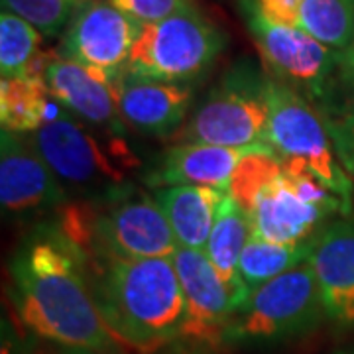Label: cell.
Wrapping results in <instances>:
<instances>
[{
  "instance_id": "obj_26",
  "label": "cell",
  "mask_w": 354,
  "mask_h": 354,
  "mask_svg": "<svg viewBox=\"0 0 354 354\" xmlns=\"http://www.w3.org/2000/svg\"><path fill=\"white\" fill-rule=\"evenodd\" d=\"M116 10L127 14L140 26L165 20L174 14L191 8L189 0H109Z\"/></svg>"
},
{
  "instance_id": "obj_13",
  "label": "cell",
  "mask_w": 354,
  "mask_h": 354,
  "mask_svg": "<svg viewBox=\"0 0 354 354\" xmlns=\"http://www.w3.org/2000/svg\"><path fill=\"white\" fill-rule=\"evenodd\" d=\"M116 79L101 69L77 64L57 53L48 65L44 81L51 97L87 124L106 132L122 134L124 122L118 113Z\"/></svg>"
},
{
  "instance_id": "obj_28",
  "label": "cell",
  "mask_w": 354,
  "mask_h": 354,
  "mask_svg": "<svg viewBox=\"0 0 354 354\" xmlns=\"http://www.w3.org/2000/svg\"><path fill=\"white\" fill-rule=\"evenodd\" d=\"M301 4L304 0H246V14H256L272 24L297 28Z\"/></svg>"
},
{
  "instance_id": "obj_16",
  "label": "cell",
  "mask_w": 354,
  "mask_h": 354,
  "mask_svg": "<svg viewBox=\"0 0 354 354\" xmlns=\"http://www.w3.org/2000/svg\"><path fill=\"white\" fill-rule=\"evenodd\" d=\"M330 213L335 211L301 199L281 171V176L258 197L250 218L256 236L291 246L313 241Z\"/></svg>"
},
{
  "instance_id": "obj_22",
  "label": "cell",
  "mask_w": 354,
  "mask_h": 354,
  "mask_svg": "<svg viewBox=\"0 0 354 354\" xmlns=\"http://www.w3.org/2000/svg\"><path fill=\"white\" fill-rule=\"evenodd\" d=\"M297 28L330 50L344 51L354 38V0H304Z\"/></svg>"
},
{
  "instance_id": "obj_10",
  "label": "cell",
  "mask_w": 354,
  "mask_h": 354,
  "mask_svg": "<svg viewBox=\"0 0 354 354\" xmlns=\"http://www.w3.org/2000/svg\"><path fill=\"white\" fill-rule=\"evenodd\" d=\"M67 201L64 183L24 134L2 130L0 136V203L14 216L59 211Z\"/></svg>"
},
{
  "instance_id": "obj_8",
  "label": "cell",
  "mask_w": 354,
  "mask_h": 354,
  "mask_svg": "<svg viewBox=\"0 0 354 354\" xmlns=\"http://www.w3.org/2000/svg\"><path fill=\"white\" fill-rule=\"evenodd\" d=\"M179 248L162 205L146 191L127 185L97 199L95 260L171 258Z\"/></svg>"
},
{
  "instance_id": "obj_31",
  "label": "cell",
  "mask_w": 354,
  "mask_h": 354,
  "mask_svg": "<svg viewBox=\"0 0 354 354\" xmlns=\"http://www.w3.org/2000/svg\"><path fill=\"white\" fill-rule=\"evenodd\" d=\"M339 67L348 71V73H354V38L351 41V46L339 53Z\"/></svg>"
},
{
  "instance_id": "obj_17",
  "label": "cell",
  "mask_w": 354,
  "mask_h": 354,
  "mask_svg": "<svg viewBox=\"0 0 354 354\" xmlns=\"http://www.w3.org/2000/svg\"><path fill=\"white\" fill-rule=\"evenodd\" d=\"M268 146V144H262ZM262 146L227 148L211 144H177L164 153L158 171H153V185H203L228 191L230 177L246 153Z\"/></svg>"
},
{
  "instance_id": "obj_18",
  "label": "cell",
  "mask_w": 354,
  "mask_h": 354,
  "mask_svg": "<svg viewBox=\"0 0 354 354\" xmlns=\"http://www.w3.org/2000/svg\"><path fill=\"white\" fill-rule=\"evenodd\" d=\"M227 197L228 191L203 185H174L156 191V199L162 205L179 246L199 250L207 246Z\"/></svg>"
},
{
  "instance_id": "obj_20",
  "label": "cell",
  "mask_w": 354,
  "mask_h": 354,
  "mask_svg": "<svg viewBox=\"0 0 354 354\" xmlns=\"http://www.w3.org/2000/svg\"><path fill=\"white\" fill-rule=\"evenodd\" d=\"M50 88L38 77H2L0 81V122L14 134L36 132L46 124L50 111Z\"/></svg>"
},
{
  "instance_id": "obj_1",
  "label": "cell",
  "mask_w": 354,
  "mask_h": 354,
  "mask_svg": "<svg viewBox=\"0 0 354 354\" xmlns=\"http://www.w3.org/2000/svg\"><path fill=\"white\" fill-rule=\"evenodd\" d=\"M12 301L26 329L55 346L116 348L85 254L57 225H41L10 262Z\"/></svg>"
},
{
  "instance_id": "obj_24",
  "label": "cell",
  "mask_w": 354,
  "mask_h": 354,
  "mask_svg": "<svg viewBox=\"0 0 354 354\" xmlns=\"http://www.w3.org/2000/svg\"><path fill=\"white\" fill-rule=\"evenodd\" d=\"M41 32L10 10L0 14V71L2 77L24 75L38 53Z\"/></svg>"
},
{
  "instance_id": "obj_14",
  "label": "cell",
  "mask_w": 354,
  "mask_h": 354,
  "mask_svg": "<svg viewBox=\"0 0 354 354\" xmlns=\"http://www.w3.org/2000/svg\"><path fill=\"white\" fill-rule=\"evenodd\" d=\"M116 101L122 122L142 134H176L193 102L189 83H165L122 71L116 79Z\"/></svg>"
},
{
  "instance_id": "obj_12",
  "label": "cell",
  "mask_w": 354,
  "mask_h": 354,
  "mask_svg": "<svg viewBox=\"0 0 354 354\" xmlns=\"http://www.w3.org/2000/svg\"><path fill=\"white\" fill-rule=\"evenodd\" d=\"M171 260L187 304L183 337L205 342H223L230 319L244 301L221 278L205 250L179 246Z\"/></svg>"
},
{
  "instance_id": "obj_3",
  "label": "cell",
  "mask_w": 354,
  "mask_h": 354,
  "mask_svg": "<svg viewBox=\"0 0 354 354\" xmlns=\"http://www.w3.org/2000/svg\"><path fill=\"white\" fill-rule=\"evenodd\" d=\"M30 140L64 187L93 193L97 199L127 187V177L140 167L122 134L91 127L64 109Z\"/></svg>"
},
{
  "instance_id": "obj_5",
  "label": "cell",
  "mask_w": 354,
  "mask_h": 354,
  "mask_svg": "<svg viewBox=\"0 0 354 354\" xmlns=\"http://www.w3.org/2000/svg\"><path fill=\"white\" fill-rule=\"evenodd\" d=\"M225 41L213 22L187 8L142 26L124 71L165 83H191L213 65Z\"/></svg>"
},
{
  "instance_id": "obj_30",
  "label": "cell",
  "mask_w": 354,
  "mask_h": 354,
  "mask_svg": "<svg viewBox=\"0 0 354 354\" xmlns=\"http://www.w3.org/2000/svg\"><path fill=\"white\" fill-rule=\"evenodd\" d=\"M55 354H122L118 348H109V351H101V348H81V346H57Z\"/></svg>"
},
{
  "instance_id": "obj_27",
  "label": "cell",
  "mask_w": 354,
  "mask_h": 354,
  "mask_svg": "<svg viewBox=\"0 0 354 354\" xmlns=\"http://www.w3.org/2000/svg\"><path fill=\"white\" fill-rule=\"evenodd\" d=\"M323 116L342 167L354 176V114L323 113Z\"/></svg>"
},
{
  "instance_id": "obj_2",
  "label": "cell",
  "mask_w": 354,
  "mask_h": 354,
  "mask_svg": "<svg viewBox=\"0 0 354 354\" xmlns=\"http://www.w3.org/2000/svg\"><path fill=\"white\" fill-rule=\"evenodd\" d=\"M93 290L113 335L138 351L183 337L187 304L171 258H104L91 268Z\"/></svg>"
},
{
  "instance_id": "obj_6",
  "label": "cell",
  "mask_w": 354,
  "mask_h": 354,
  "mask_svg": "<svg viewBox=\"0 0 354 354\" xmlns=\"http://www.w3.org/2000/svg\"><path fill=\"white\" fill-rule=\"evenodd\" d=\"M268 146L281 158L301 160L309 171L344 205L346 213L353 209V179L337 160L329 128L321 109L313 106L307 97L283 83L270 79L268 83Z\"/></svg>"
},
{
  "instance_id": "obj_11",
  "label": "cell",
  "mask_w": 354,
  "mask_h": 354,
  "mask_svg": "<svg viewBox=\"0 0 354 354\" xmlns=\"http://www.w3.org/2000/svg\"><path fill=\"white\" fill-rule=\"evenodd\" d=\"M140 28L109 0H93L71 18L62 41V55L109 75H120Z\"/></svg>"
},
{
  "instance_id": "obj_21",
  "label": "cell",
  "mask_w": 354,
  "mask_h": 354,
  "mask_svg": "<svg viewBox=\"0 0 354 354\" xmlns=\"http://www.w3.org/2000/svg\"><path fill=\"white\" fill-rule=\"evenodd\" d=\"M315 239L301 242V244L286 246V244L262 241L260 236L252 234L248 244L244 246L241 262H239L242 283L252 291L266 281L286 274L291 268L307 262L313 252Z\"/></svg>"
},
{
  "instance_id": "obj_7",
  "label": "cell",
  "mask_w": 354,
  "mask_h": 354,
  "mask_svg": "<svg viewBox=\"0 0 354 354\" xmlns=\"http://www.w3.org/2000/svg\"><path fill=\"white\" fill-rule=\"evenodd\" d=\"M268 83L250 67H241L216 85L177 130L179 144L246 148L268 144Z\"/></svg>"
},
{
  "instance_id": "obj_19",
  "label": "cell",
  "mask_w": 354,
  "mask_h": 354,
  "mask_svg": "<svg viewBox=\"0 0 354 354\" xmlns=\"http://www.w3.org/2000/svg\"><path fill=\"white\" fill-rule=\"evenodd\" d=\"M254 234L252 218L248 213H244L236 203L228 195L218 216L211 236L205 246V254L209 256L211 264L215 266L221 278L227 281L242 301L250 295V290L242 283L239 274V262H241L242 250L248 244L250 236Z\"/></svg>"
},
{
  "instance_id": "obj_29",
  "label": "cell",
  "mask_w": 354,
  "mask_h": 354,
  "mask_svg": "<svg viewBox=\"0 0 354 354\" xmlns=\"http://www.w3.org/2000/svg\"><path fill=\"white\" fill-rule=\"evenodd\" d=\"M321 111L354 114V73L339 67V79H330L329 87L321 99Z\"/></svg>"
},
{
  "instance_id": "obj_23",
  "label": "cell",
  "mask_w": 354,
  "mask_h": 354,
  "mask_svg": "<svg viewBox=\"0 0 354 354\" xmlns=\"http://www.w3.org/2000/svg\"><path fill=\"white\" fill-rule=\"evenodd\" d=\"M283 171V158L272 146H262L242 158L228 183L230 199L244 213H252L258 197L264 193Z\"/></svg>"
},
{
  "instance_id": "obj_15",
  "label": "cell",
  "mask_w": 354,
  "mask_h": 354,
  "mask_svg": "<svg viewBox=\"0 0 354 354\" xmlns=\"http://www.w3.org/2000/svg\"><path fill=\"white\" fill-rule=\"evenodd\" d=\"M313 266L325 315L342 327L354 325V221H337L317 234Z\"/></svg>"
},
{
  "instance_id": "obj_9",
  "label": "cell",
  "mask_w": 354,
  "mask_h": 354,
  "mask_svg": "<svg viewBox=\"0 0 354 354\" xmlns=\"http://www.w3.org/2000/svg\"><path fill=\"white\" fill-rule=\"evenodd\" d=\"M248 26L272 79L321 101L339 67V53L295 26L272 24L256 14H248Z\"/></svg>"
},
{
  "instance_id": "obj_4",
  "label": "cell",
  "mask_w": 354,
  "mask_h": 354,
  "mask_svg": "<svg viewBox=\"0 0 354 354\" xmlns=\"http://www.w3.org/2000/svg\"><path fill=\"white\" fill-rule=\"evenodd\" d=\"M323 313L321 290L307 260L250 291L230 319L223 342L244 346L295 339L313 329Z\"/></svg>"
},
{
  "instance_id": "obj_25",
  "label": "cell",
  "mask_w": 354,
  "mask_h": 354,
  "mask_svg": "<svg viewBox=\"0 0 354 354\" xmlns=\"http://www.w3.org/2000/svg\"><path fill=\"white\" fill-rule=\"evenodd\" d=\"M88 2L93 0H2V6L36 26L41 34L55 36Z\"/></svg>"
}]
</instances>
